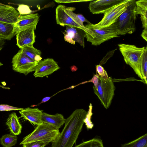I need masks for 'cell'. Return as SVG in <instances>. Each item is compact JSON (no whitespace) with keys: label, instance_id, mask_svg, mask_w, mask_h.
Masks as SVG:
<instances>
[{"label":"cell","instance_id":"6da1fadb","mask_svg":"<svg viewBox=\"0 0 147 147\" xmlns=\"http://www.w3.org/2000/svg\"><path fill=\"white\" fill-rule=\"evenodd\" d=\"M87 112L83 109L75 110L66 119L64 127L52 147H73L82 129Z\"/></svg>","mask_w":147,"mask_h":147},{"label":"cell","instance_id":"cb8c5ba5","mask_svg":"<svg viewBox=\"0 0 147 147\" xmlns=\"http://www.w3.org/2000/svg\"><path fill=\"white\" fill-rule=\"evenodd\" d=\"M74 147H104L102 140L98 138H94L84 141Z\"/></svg>","mask_w":147,"mask_h":147},{"label":"cell","instance_id":"d590c367","mask_svg":"<svg viewBox=\"0 0 147 147\" xmlns=\"http://www.w3.org/2000/svg\"><path fill=\"white\" fill-rule=\"evenodd\" d=\"M50 98V97H47L44 98L42 100V102H45L48 100Z\"/></svg>","mask_w":147,"mask_h":147},{"label":"cell","instance_id":"ffe728a7","mask_svg":"<svg viewBox=\"0 0 147 147\" xmlns=\"http://www.w3.org/2000/svg\"><path fill=\"white\" fill-rule=\"evenodd\" d=\"M14 24L0 22V38L9 40L14 37Z\"/></svg>","mask_w":147,"mask_h":147},{"label":"cell","instance_id":"74e56055","mask_svg":"<svg viewBox=\"0 0 147 147\" xmlns=\"http://www.w3.org/2000/svg\"><path fill=\"white\" fill-rule=\"evenodd\" d=\"M3 45H0V51L2 50L3 48ZM3 65V64L2 63H1V62H0V67L2 66Z\"/></svg>","mask_w":147,"mask_h":147},{"label":"cell","instance_id":"4dcf8cb0","mask_svg":"<svg viewBox=\"0 0 147 147\" xmlns=\"http://www.w3.org/2000/svg\"><path fill=\"white\" fill-rule=\"evenodd\" d=\"M140 18L142 22V28L147 29V14L144 16H140Z\"/></svg>","mask_w":147,"mask_h":147},{"label":"cell","instance_id":"d6a6232c","mask_svg":"<svg viewBox=\"0 0 147 147\" xmlns=\"http://www.w3.org/2000/svg\"><path fill=\"white\" fill-rule=\"evenodd\" d=\"M80 1V0H56L55 1L57 3H73L76 2L80 1Z\"/></svg>","mask_w":147,"mask_h":147},{"label":"cell","instance_id":"f546056e","mask_svg":"<svg viewBox=\"0 0 147 147\" xmlns=\"http://www.w3.org/2000/svg\"><path fill=\"white\" fill-rule=\"evenodd\" d=\"M23 109V108L16 107L8 105H0V111H11L21 110Z\"/></svg>","mask_w":147,"mask_h":147},{"label":"cell","instance_id":"4fadbf2b","mask_svg":"<svg viewBox=\"0 0 147 147\" xmlns=\"http://www.w3.org/2000/svg\"><path fill=\"white\" fill-rule=\"evenodd\" d=\"M125 0H98L92 1L89 5V9L93 14H104L112 8Z\"/></svg>","mask_w":147,"mask_h":147},{"label":"cell","instance_id":"d6986e66","mask_svg":"<svg viewBox=\"0 0 147 147\" xmlns=\"http://www.w3.org/2000/svg\"><path fill=\"white\" fill-rule=\"evenodd\" d=\"M138 76L147 84V47H145L141 56L138 67Z\"/></svg>","mask_w":147,"mask_h":147},{"label":"cell","instance_id":"5b68a950","mask_svg":"<svg viewBox=\"0 0 147 147\" xmlns=\"http://www.w3.org/2000/svg\"><path fill=\"white\" fill-rule=\"evenodd\" d=\"M93 87L94 93L104 107L107 109L111 104L115 89L112 77H109L108 78L104 79L99 76L97 86L96 88Z\"/></svg>","mask_w":147,"mask_h":147},{"label":"cell","instance_id":"8992f818","mask_svg":"<svg viewBox=\"0 0 147 147\" xmlns=\"http://www.w3.org/2000/svg\"><path fill=\"white\" fill-rule=\"evenodd\" d=\"M118 46L125 63L132 68L138 75V65L145 47H138L134 45L125 44H119Z\"/></svg>","mask_w":147,"mask_h":147},{"label":"cell","instance_id":"9a60e30c","mask_svg":"<svg viewBox=\"0 0 147 147\" xmlns=\"http://www.w3.org/2000/svg\"><path fill=\"white\" fill-rule=\"evenodd\" d=\"M41 119L42 123L49 124L59 129L65 123L66 119L61 114L51 115L43 112Z\"/></svg>","mask_w":147,"mask_h":147},{"label":"cell","instance_id":"ac0fdd59","mask_svg":"<svg viewBox=\"0 0 147 147\" xmlns=\"http://www.w3.org/2000/svg\"><path fill=\"white\" fill-rule=\"evenodd\" d=\"M6 124L12 134L17 136L21 133L22 127L16 113L13 112L9 115Z\"/></svg>","mask_w":147,"mask_h":147},{"label":"cell","instance_id":"f1b7e54d","mask_svg":"<svg viewBox=\"0 0 147 147\" xmlns=\"http://www.w3.org/2000/svg\"><path fill=\"white\" fill-rule=\"evenodd\" d=\"M48 144L40 141H35L24 144L22 147H45Z\"/></svg>","mask_w":147,"mask_h":147},{"label":"cell","instance_id":"83f0119b","mask_svg":"<svg viewBox=\"0 0 147 147\" xmlns=\"http://www.w3.org/2000/svg\"><path fill=\"white\" fill-rule=\"evenodd\" d=\"M96 74L100 77L104 79H107L109 78L106 71L101 65H96Z\"/></svg>","mask_w":147,"mask_h":147},{"label":"cell","instance_id":"9c48e42d","mask_svg":"<svg viewBox=\"0 0 147 147\" xmlns=\"http://www.w3.org/2000/svg\"><path fill=\"white\" fill-rule=\"evenodd\" d=\"M60 68L57 63L52 58L41 60L35 68L34 76L35 78L43 77L51 74Z\"/></svg>","mask_w":147,"mask_h":147},{"label":"cell","instance_id":"52a82bcc","mask_svg":"<svg viewBox=\"0 0 147 147\" xmlns=\"http://www.w3.org/2000/svg\"><path fill=\"white\" fill-rule=\"evenodd\" d=\"M39 62L30 58L20 49L12 59V69L15 72L27 75L34 71Z\"/></svg>","mask_w":147,"mask_h":147},{"label":"cell","instance_id":"7c38bea8","mask_svg":"<svg viewBox=\"0 0 147 147\" xmlns=\"http://www.w3.org/2000/svg\"><path fill=\"white\" fill-rule=\"evenodd\" d=\"M39 19V16L38 13L20 15L17 21L14 24V36L18 32L27 28L37 25Z\"/></svg>","mask_w":147,"mask_h":147},{"label":"cell","instance_id":"8d00e7d4","mask_svg":"<svg viewBox=\"0 0 147 147\" xmlns=\"http://www.w3.org/2000/svg\"><path fill=\"white\" fill-rule=\"evenodd\" d=\"M5 40L2 39L0 38V45H4L5 44Z\"/></svg>","mask_w":147,"mask_h":147},{"label":"cell","instance_id":"277c9868","mask_svg":"<svg viewBox=\"0 0 147 147\" xmlns=\"http://www.w3.org/2000/svg\"><path fill=\"white\" fill-rule=\"evenodd\" d=\"M91 24L90 23L84 26L88 28L85 33L87 41L93 45H99L108 40L119 37L117 32L110 26L98 29L93 27Z\"/></svg>","mask_w":147,"mask_h":147},{"label":"cell","instance_id":"7402d4cb","mask_svg":"<svg viewBox=\"0 0 147 147\" xmlns=\"http://www.w3.org/2000/svg\"><path fill=\"white\" fill-rule=\"evenodd\" d=\"M120 147H147V134L133 141L122 144Z\"/></svg>","mask_w":147,"mask_h":147},{"label":"cell","instance_id":"603a6c76","mask_svg":"<svg viewBox=\"0 0 147 147\" xmlns=\"http://www.w3.org/2000/svg\"><path fill=\"white\" fill-rule=\"evenodd\" d=\"M18 137L12 134H5L0 139V143L3 147H11L17 143Z\"/></svg>","mask_w":147,"mask_h":147},{"label":"cell","instance_id":"e575fe53","mask_svg":"<svg viewBox=\"0 0 147 147\" xmlns=\"http://www.w3.org/2000/svg\"><path fill=\"white\" fill-rule=\"evenodd\" d=\"M11 6L0 3V9L8 8L11 7Z\"/></svg>","mask_w":147,"mask_h":147},{"label":"cell","instance_id":"d4e9b609","mask_svg":"<svg viewBox=\"0 0 147 147\" xmlns=\"http://www.w3.org/2000/svg\"><path fill=\"white\" fill-rule=\"evenodd\" d=\"M135 13L136 15L144 16L147 14V1L141 0L136 1Z\"/></svg>","mask_w":147,"mask_h":147},{"label":"cell","instance_id":"44dd1931","mask_svg":"<svg viewBox=\"0 0 147 147\" xmlns=\"http://www.w3.org/2000/svg\"><path fill=\"white\" fill-rule=\"evenodd\" d=\"M22 49L24 53L30 59L37 61L42 60L41 51L33 46L26 47Z\"/></svg>","mask_w":147,"mask_h":147},{"label":"cell","instance_id":"484cf974","mask_svg":"<svg viewBox=\"0 0 147 147\" xmlns=\"http://www.w3.org/2000/svg\"><path fill=\"white\" fill-rule=\"evenodd\" d=\"M92 104L90 103L89 106L88 111L87 112L86 117L84 119V123H85L88 129H91L94 126V124L91 120V117L93 114L92 113Z\"/></svg>","mask_w":147,"mask_h":147},{"label":"cell","instance_id":"2e32d148","mask_svg":"<svg viewBox=\"0 0 147 147\" xmlns=\"http://www.w3.org/2000/svg\"><path fill=\"white\" fill-rule=\"evenodd\" d=\"M20 15L14 7L0 9V22L14 24Z\"/></svg>","mask_w":147,"mask_h":147},{"label":"cell","instance_id":"30bf717a","mask_svg":"<svg viewBox=\"0 0 147 147\" xmlns=\"http://www.w3.org/2000/svg\"><path fill=\"white\" fill-rule=\"evenodd\" d=\"M37 25L31 26L20 31L16 35V45L20 49L32 46L35 42L34 30Z\"/></svg>","mask_w":147,"mask_h":147},{"label":"cell","instance_id":"7a4b0ae2","mask_svg":"<svg viewBox=\"0 0 147 147\" xmlns=\"http://www.w3.org/2000/svg\"><path fill=\"white\" fill-rule=\"evenodd\" d=\"M136 1L130 0L126 10L110 26L119 35L131 34L135 31Z\"/></svg>","mask_w":147,"mask_h":147},{"label":"cell","instance_id":"5bb4252c","mask_svg":"<svg viewBox=\"0 0 147 147\" xmlns=\"http://www.w3.org/2000/svg\"><path fill=\"white\" fill-rule=\"evenodd\" d=\"M21 117L34 125H38L42 123L41 119L42 111L38 108L28 107L20 110Z\"/></svg>","mask_w":147,"mask_h":147},{"label":"cell","instance_id":"1f68e13d","mask_svg":"<svg viewBox=\"0 0 147 147\" xmlns=\"http://www.w3.org/2000/svg\"><path fill=\"white\" fill-rule=\"evenodd\" d=\"M63 33L64 34V40L65 41L73 45L75 44V41L69 35L64 33Z\"/></svg>","mask_w":147,"mask_h":147},{"label":"cell","instance_id":"ba28073f","mask_svg":"<svg viewBox=\"0 0 147 147\" xmlns=\"http://www.w3.org/2000/svg\"><path fill=\"white\" fill-rule=\"evenodd\" d=\"M130 1L125 0L114 6L104 14L103 18L99 22L96 24L91 23V25L98 29L109 26L126 10Z\"/></svg>","mask_w":147,"mask_h":147},{"label":"cell","instance_id":"8fae6325","mask_svg":"<svg viewBox=\"0 0 147 147\" xmlns=\"http://www.w3.org/2000/svg\"><path fill=\"white\" fill-rule=\"evenodd\" d=\"M66 7L60 5L57 7L56 10V20L57 23L61 26H69L79 28L86 32L87 28L83 27L76 22L66 12Z\"/></svg>","mask_w":147,"mask_h":147},{"label":"cell","instance_id":"836d02e7","mask_svg":"<svg viewBox=\"0 0 147 147\" xmlns=\"http://www.w3.org/2000/svg\"><path fill=\"white\" fill-rule=\"evenodd\" d=\"M141 36L146 41H147V29H144L143 30L141 34Z\"/></svg>","mask_w":147,"mask_h":147},{"label":"cell","instance_id":"e0dca14e","mask_svg":"<svg viewBox=\"0 0 147 147\" xmlns=\"http://www.w3.org/2000/svg\"><path fill=\"white\" fill-rule=\"evenodd\" d=\"M65 34L69 35L75 42L78 43L84 48V38L85 37L84 31L79 28L71 26H65Z\"/></svg>","mask_w":147,"mask_h":147},{"label":"cell","instance_id":"3957f363","mask_svg":"<svg viewBox=\"0 0 147 147\" xmlns=\"http://www.w3.org/2000/svg\"><path fill=\"white\" fill-rule=\"evenodd\" d=\"M60 133L59 129L43 123L38 125L32 133L24 138L20 144L38 141L49 143L54 141Z\"/></svg>","mask_w":147,"mask_h":147},{"label":"cell","instance_id":"4316f807","mask_svg":"<svg viewBox=\"0 0 147 147\" xmlns=\"http://www.w3.org/2000/svg\"><path fill=\"white\" fill-rule=\"evenodd\" d=\"M16 9L20 15L29 14L32 12L28 5L23 4H19Z\"/></svg>","mask_w":147,"mask_h":147}]
</instances>
